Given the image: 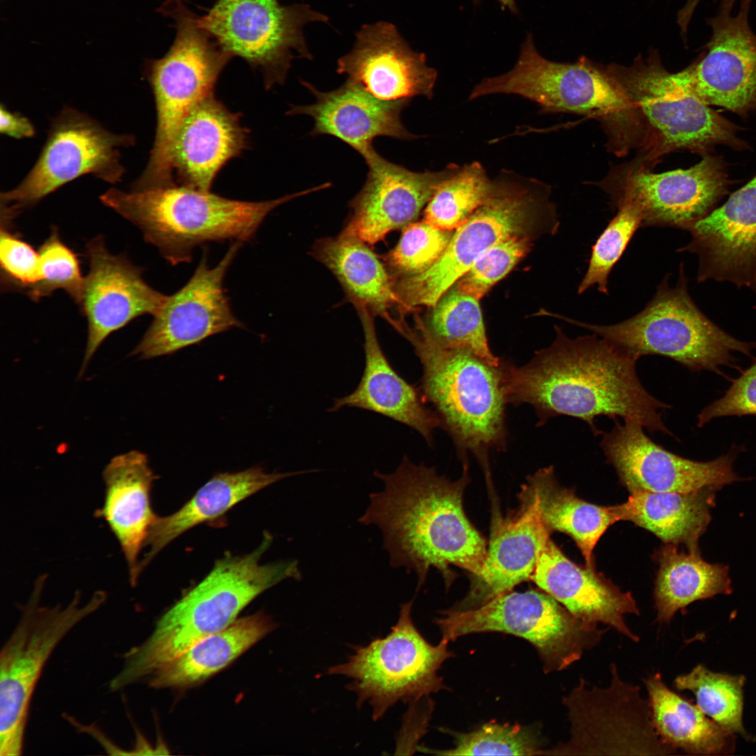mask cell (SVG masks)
I'll return each instance as SVG.
<instances>
[{"instance_id":"obj_22","label":"cell","mask_w":756,"mask_h":756,"mask_svg":"<svg viewBox=\"0 0 756 756\" xmlns=\"http://www.w3.org/2000/svg\"><path fill=\"white\" fill-rule=\"evenodd\" d=\"M87 254L90 267L80 305L88 321V340L80 375L111 333L141 315L153 316L167 298L146 283L140 268L111 253L102 237L88 242Z\"/></svg>"},{"instance_id":"obj_10","label":"cell","mask_w":756,"mask_h":756,"mask_svg":"<svg viewBox=\"0 0 756 756\" xmlns=\"http://www.w3.org/2000/svg\"><path fill=\"white\" fill-rule=\"evenodd\" d=\"M606 68L638 118L643 132L639 155L652 166L676 150L701 153L719 144L741 146L735 125L679 84L657 50L630 65Z\"/></svg>"},{"instance_id":"obj_40","label":"cell","mask_w":756,"mask_h":756,"mask_svg":"<svg viewBox=\"0 0 756 756\" xmlns=\"http://www.w3.org/2000/svg\"><path fill=\"white\" fill-rule=\"evenodd\" d=\"M743 676L715 673L702 664L676 678L678 690H690L704 713L726 731L748 737L742 723Z\"/></svg>"},{"instance_id":"obj_49","label":"cell","mask_w":756,"mask_h":756,"mask_svg":"<svg viewBox=\"0 0 756 756\" xmlns=\"http://www.w3.org/2000/svg\"><path fill=\"white\" fill-rule=\"evenodd\" d=\"M737 0H720V6L732 8ZM701 0H687L684 6L678 13L677 22L680 29V33L684 38L687 33L689 24L693 16L694 10Z\"/></svg>"},{"instance_id":"obj_4","label":"cell","mask_w":756,"mask_h":756,"mask_svg":"<svg viewBox=\"0 0 756 756\" xmlns=\"http://www.w3.org/2000/svg\"><path fill=\"white\" fill-rule=\"evenodd\" d=\"M400 334L421 363L424 400L435 409L463 463L468 454L475 456L492 489L489 454L507 444L504 360L494 366L468 349L442 346L418 314L414 327L405 325Z\"/></svg>"},{"instance_id":"obj_23","label":"cell","mask_w":756,"mask_h":756,"mask_svg":"<svg viewBox=\"0 0 756 756\" xmlns=\"http://www.w3.org/2000/svg\"><path fill=\"white\" fill-rule=\"evenodd\" d=\"M687 231L691 241L677 251L698 255V283L727 281L756 294V175Z\"/></svg>"},{"instance_id":"obj_27","label":"cell","mask_w":756,"mask_h":756,"mask_svg":"<svg viewBox=\"0 0 756 756\" xmlns=\"http://www.w3.org/2000/svg\"><path fill=\"white\" fill-rule=\"evenodd\" d=\"M532 580L577 618L590 624L602 623L634 642L640 638L626 624V614L639 615L631 594L566 557L550 538L540 554Z\"/></svg>"},{"instance_id":"obj_39","label":"cell","mask_w":756,"mask_h":756,"mask_svg":"<svg viewBox=\"0 0 756 756\" xmlns=\"http://www.w3.org/2000/svg\"><path fill=\"white\" fill-rule=\"evenodd\" d=\"M495 188V178L489 177L480 162L461 166L453 176L440 186L428 202L424 220L440 229L453 231L486 203Z\"/></svg>"},{"instance_id":"obj_21","label":"cell","mask_w":756,"mask_h":756,"mask_svg":"<svg viewBox=\"0 0 756 756\" xmlns=\"http://www.w3.org/2000/svg\"><path fill=\"white\" fill-rule=\"evenodd\" d=\"M362 156L368 167L366 180L350 202L351 216L341 234L368 244L413 223L440 186L461 168L451 163L438 172H413L385 159L374 147Z\"/></svg>"},{"instance_id":"obj_11","label":"cell","mask_w":756,"mask_h":756,"mask_svg":"<svg viewBox=\"0 0 756 756\" xmlns=\"http://www.w3.org/2000/svg\"><path fill=\"white\" fill-rule=\"evenodd\" d=\"M44 577L34 584L0 654V755L22 753L30 703L43 670L62 640L105 603L95 592L85 603L76 593L65 606L41 604Z\"/></svg>"},{"instance_id":"obj_12","label":"cell","mask_w":756,"mask_h":756,"mask_svg":"<svg viewBox=\"0 0 756 756\" xmlns=\"http://www.w3.org/2000/svg\"><path fill=\"white\" fill-rule=\"evenodd\" d=\"M436 619L449 641L472 634L499 632L534 646L544 672L567 668L599 644L608 630L571 614L550 594L536 589L508 592L471 610H448Z\"/></svg>"},{"instance_id":"obj_38","label":"cell","mask_w":756,"mask_h":756,"mask_svg":"<svg viewBox=\"0 0 756 756\" xmlns=\"http://www.w3.org/2000/svg\"><path fill=\"white\" fill-rule=\"evenodd\" d=\"M431 308L424 322L438 344L468 349L491 365L501 363L490 349L479 300L452 286Z\"/></svg>"},{"instance_id":"obj_32","label":"cell","mask_w":756,"mask_h":756,"mask_svg":"<svg viewBox=\"0 0 756 756\" xmlns=\"http://www.w3.org/2000/svg\"><path fill=\"white\" fill-rule=\"evenodd\" d=\"M518 498L535 505L550 533L558 531L571 537L586 566L592 568H594L593 552L598 541L610 526L620 521L617 505L605 507L587 502L573 489L561 486L553 465L528 476Z\"/></svg>"},{"instance_id":"obj_7","label":"cell","mask_w":756,"mask_h":756,"mask_svg":"<svg viewBox=\"0 0 756 756\" xmlns=\"http://www.w3.org/2000/svg\"><path fill=\"white\" fill-rule=\"evenodd\" d=\"M494 178L492 195L456 229L440 259L421 274L396 280V293L407 312L433 307L496 243L514 235L557 230L559 223L548 185L506 169Z\"/></svg>"},{"instance_id":"obj_45","label":"cell","mask_w":756,"mask_h":756,"mask_svg":"<svg viewBox=\"0 0 756 756\" xmlns=\"http://www.w3.org/2000/svg\"><path fill=\"white\" fill-rule=\"evenodd\" d=\"M532 241L531 235H514L496 243L453 286L479 300L526 255Z\"/></svg>"},{"instance_id":"obj_13","label":"cell","mask_w":756,"mask_h":756,"mask_svg":"<svg viewBox=\"0 0 756 756\" xmlns=\"http://www.w3.org/2000/svg\"><path fill=\"white\" fill-rule=\"evenodd\" d=\"M413 600L400 606L396 624L384 638L354 646L348 661L328 670L353 680L347 685L357 694L358 706L368 701L377 720L398 701L414 702L444 689L438 671L453 656L449 640L433 645L417 630L411 617Z\"/></svg>"},{"instance_id":"obj_6","label":"cell","mask_w":756,"mask_h":756,"mask_svg":"<svg viewBox=\"0 0 756 756\" xmlns=\"http://www.w3.org/2000/svg\"><path fill=\"white\" fill-rule=\"evenodd\" d=\"M513 94L536 102L542 113H571L601 123L611 151L624 155L641 146L638 117L606 67L582 57L574 63L548 60L537 50L529 33L519 58L508 72L481 80L469 99L492 94Z\"/></svg>"},{"instance_id":"obj_46","label":"cell","mask_w":756,"mask_h":756,"mask_svg":"<svg viewBox=\"0 0 756 756\" xmlns=\"http://www.w3.org/2000/svg\"><path fill=\"white\" fill-rule=\"evenodd\" d=\"M1 225L0 260L2 276L9 286L27 293L40 280V257L34 248Z\"/></svg>"},{"instance_id":"obj_42","label":"cell","mask_w":756,"mask_h":756,"mask_svg":"<svg viewBox=\"0 0 756 756\" xmlns=\"http://www.w3.org/2000/svg\"><path fill=\"white\" fill-rule=\"evenodd\" d=\"M617 209L616 215L592 247L587 270L577 289L578 295L595 286L600 293L608 295L609 276L636 232L642 227V218L636 208L624 204Z\"/></svg>"},{"instance_id":"obj_17","label":"cell","mask_w":756,"mask_h":756,"mask_svg":"<svg viewBox=\"0 0 756 756\" xmlns=\"http://www.w3.org/2000/svg\"><path fill=\"white\" fill-rule=\"evenodd\" d=\"M639 156L612 168L598 182L616 208L629 204L642 218V227L683 230L708 215L727 194L728 179L722 162L705 156L688 169L662 173Z\"/></svg>"},{"instance_id":"obj_36","label":"cell","mask_w":756,"mask_h":756,"mask_svg":"<svg viewBox=\"0 0 756 756\" xmlns=\"http://www.w3.org/2000/svg\"><path fill=\"white\" fill-rule=\"evenodd\" d=\"M652 721L664 743L690 755H727L734 749V736L706 717L697 705L671 690L660 673L643 679Z\"/></svg>"},{"instance_id":"obj_33","label":"cell","mask_w":756,"mask_h":756,"mask_svg":"<svg viewBox=\"0 0 756 756\" xmlns=\"http://www.w3.org/2000/svg\"><path fill=\"white\" fill-rule=\"evenodd\" d=\"M309 472L267 473L260 467H253L214 475L178 510L156 517L146 542L148 550L140 561V571L165 546L190 528L218 517L240 501L279 480Z\"/></svg>"},{"instance_id":"obj_2","label":"cell","mask_w":756,"mask_h":756,"mask_svg":"<svg viewBox=\"0 0 756 756\" xmlns=\"http://www.w3.org/2000/svg\"><path fill=\"white\" fill-rule=\"evenodd\" d=\"M468 465L463 464V474L456 481L439 475L433 468L414 463L407 455L393 472H374L384 488L370 494V505L358 521L380 528L390 565L415 572L418 587L430 567L441 573L447 587L454 578L451 566L472 576L483 567L486 542L463 506L470 481Z\"/></svg>"},{"instance_id":"obj_48","label":"cell","mask_w":756,"mask_h":756,"mask_svg":"<svg viewBox=\"0 0 756 756\" xmlns=\"http://www.w3.org/2000/svg\"><path fill=\"white\" fill-rule=\"evenodd\" d=\"M0 117L2 134L18 139L35 136L36 130L31 122L20 113L9 111L4 104L0 107Z\"/></svg>"},{"instance_id":"obj_18","label":"cell","mask_w":756,"mask_h":756,"mask_svg":"<svg viewBox=\"0 0 756 756\" xmlns=\"http://www.w3.org/2000/svg\"><path fill=\"white\" fill-rule=\"evenodd\" d=\"M752 0H741L737 13L720 6L706 19L711 29L703 56L674 78L708 106L745 114L756 110V34L748 21Z\"/></svg>"},{"instance_id":"obj_16","label":"cell","mask_w":756,"mask_h":756,"mask_svg":"<svg viewBox=\"0 0 756 756\" xmlns=\"http://www.w3.org/2000/svg\"><path fill=\"white\" fill-rule=\"evenodd\" d=\"M610 672L608 687L592 686L581 678L563 698L570 738L545 750V755L676 754L657 734L648 699L642 697L640 687L622 680L615 664Z\"/></svg>"},{"instance_id":"obj_44","label":"cell","mask_w":756,"mask_h":756,"mask_svg":"<svg viewBox=\"0 0 756 756\" xmlns=\"http://www.w3.org/2000/svg\"><path fill=\"white\" fill-rule=\"evenodd\" d=\"M40 280L27 293L33 300L50 295L56 290H64L80 304L85 277L77 255L62 241L57 230L41 246Z\"/></svg>"},{"instance_id":"obj_15","label":"cell","mask_w":756,"mask_h":756,"mask_svg":"<svg viewBox=\"0 0 756 756\" xmlns=\"http://www.w3.org/2000/svg\"><path fill=\"white\" fill-rule=\"evenodd\" d=\"M328 21L307 4L286 6L277 0H217L199 17L200 26L225 52L262 74L268 88L284 83L293 59L312 58L304 27Z\"/></svg>"},{"instance_id":"obj_35","label":"cell","mask_w":756,"mask_h":756,"mask_svg":"<svg viewBox=\"0 0 756 756\" xmlns=\"http://www.w3.org/2000/svg\"><path fill=\"white\" fill-rule=\"evenodd\" d=\"M273 627L269 618L260 613L235 620L162 666L146 681L157 689L197 684L227 666Z\"/></svg>"},{"instance_id":"obj_19","label":"cell","mask_w":756,"mask_h":756,"mask_svg":"<svg viewBox=\"0 0 756 756\" xmlns=\"http://www.w3.org/2000/svg\"><path fill=\"white\" fill-rule=\"evenodd\" d=\"M613 421L612 430L601 435L599 446L631 493L718 490L741 479L733 469L734 450L712 461H696L657 444L638 423Z\"/></svg>"},{"instance_id":"obj_43","label":"cell","mask_w":756,"mask_h":756,"mask_svg":"<svg viewBox=\"0 0 756 756\" xmlns=\"http://www.w3.org/2000/svg\"><path fill=\"white\" fill-rule=\"evenodd\" d=\"M453 233L424 220L409 224L386 257L390 273L396 281L426 271L442 256Z\"/></svg>"},{"instance_id":"obj_50","label":"cell","mask_w":756,"mask_h":756,"mask_svg":"<svg viewBox=\"0 0 756 756\" xmlns=\"http://www.w3.org/2000/svg\"><path fill=\"white\" fill-rule=\"evenodd\" d=\"M473 1L476 4V3L479 2L481 0H473ZM497 1L500 3V6H501V7H502V8L503 10H505V8H507L510 12H512L513 13H518V9H517V4H516L515 0H497Z\"/></svg>"},{"instance_id":"obj_9","label":"cell","mask_w":756,"mask_h":756,"mask_svg":"<svg viewBox=\"0 0 756 756\" xmlns=\"http://www.w3.org/2000/svg\"><path fill=\"white\" fill-rule=\"evenodd\" d=\"M670 276L665 275L643 309L621 322L598 325L552 316L597 334L638 359L662 356L692 371L718 372L731 363L734 351L750 355L756 342L736 340L699 310L689 294L683 262L674 286L669 284Z\"/></svg>"},{"instance_id":"obj_37","label":"cell","mask_w":756,"mask_h":756,"mask_svg":"<svg viewBox=\"0 0 756 756\" xmlns=\"http://www.w3.org/2000/svg\"><path fill=\"white\" fill-rule=\"evenodd\" d=\"M657 556L654 597L660 624H668L676 612L696 601L732 592L728 567L706 562L699 550L679 552L676 545L665 543Z\"/></svg>"},{"instance_id":"obj_47","label":"cell","mask_w":756,"mask_h":756,"mask_svg":"<svg viewBox=\"0 0 756 756\" xmlns=\"http://www.w3.org/2000/svg\"><path fill=\"white\" fill-rule=\"evenodd\" d=\"M756 415V359L726 393L706 407L698 415L697 426L721 416Z\"/></svg>"},{"instance_id":"obj_34","label":"cell","mask_w":756,"mask_h":756,"mask_svg":"<svg viewBox=\"0 0 756 756\" xmlns=\"http://www.w3.org/2000/svg\"><path fill=\"white\" fill-rule=\"evenodd\" d=\"M716 490L691 493L638 491L617 505L620 519L654 533L665 543L699 550L698 542L710 521Z\"/></svg>"},{"instance_id":"obj_1","label":"cell","mask_w":756,"mask_h":756,"mask_svg":"<svg viewBox=\"0 0 756 756\" xmlns=\"http://www.w3.org/2000/svg\"><path fill=\"white\" fill-rule=\"evenodd\" d=\"M552 344L536 352L518 367L505 360V395L507 404H528L538 418L568 416L584 421L595 437L596 418L622 419L640 424L651 433L674 438L662 417L671 406L652 396L636 372L638 360L617 344L592 332L570 338L554 326Z\"/></svg>"},{"instance_id":"obj_3","label":"cell","mask_w":756,"mask_h":756,"mask_svg":"<svg viewBox=\"0 0 756 756\" xmlns=\"http://www.w3.org/2000/svg\"><path fill=\"white\" fill-rule=\"evenodd\" d=\"M272 542L265 534L258 548L242 555L227 554L211 572L169 609L142 643L123 655L111 680L120 691L146 679L197 642L225 629L239 612L265 590L287 578L300 580L296 561L261 564Z\"/></svg>"},{"instance_id":"obj_31","label":"cell","mask_w":756,"mask_h":756,"mask_svg":"<svg viewBox=\"0 0 756 756\" xmlns=\"http://www.w3.org/2000/svg\"><path fill=\"white\" fill-rule=\"evenodd\" d=\"M365 244L340 234L318 240L313 253L334 274L356 309L366 308L397 330L398 323L391 311L398 308L404 315L406 310L396 293V281Z\"/></svg>"},{"instance_id":"obj_14","label":"cell","mask_w":756,"mask_h":756,"mask_svg":"<svg viewBox=\"0 0 756 756\" xmlns=\"http://www.w3.org/2000/svg\"><path fill=\"white\" fill-rule=\"evenodd\" d=\"M135 141L132 134L113 133L87 114L64 108L52 120L34 167L15 188L1 192V218L10 222L22 210L86 174L120 182L126 172L120 149Z\"/></svg>"},{"instance_id":"obj_41","label":"cell","mask_w":756,"mask_h":756,"mask_svg":"<svg viewBox=\"0 0 756 756\" xmlns=\"http://www.w3.org/2000/svg\"><path fill=\"white\" fill-rule=\"evenodd\" d=\"M454 738V747L424 750L439 755H545L538 730L518 724L486 723L470 732L447 729Z\"/></svg>"},{"instance_id":"obj_20","label":"cell","mask_w":756,"mask_h":756,"mask_svg":"<svg viewBox=\"0 0 756 756\" xmlns=\"http://www.w3.org/2000/svg\"><path fill=\"white\" fill-rule=\"evenodd\" d=\"M242 242L236 241L214 267L204 254L180 290L168 295L132 354L148 359L174 353L213 335L242 327L223 288L227 270Z\"/></svg>"},{"instance_id":"obj_26","label":"cell","mask_w":756,"mask_h":756,"mask_svg":"<svg viewBox=\"0 0 756 756\" xmlns=\"http://www.w3.org/2000/svg\"><path fill=\"white\" fill-rule=\"evenodd\" d=\"M519 502V509L506 517L494 509L483 567L478 575L472 576L470 591L465 598L451 610L478 608L510 592L518 584L531 580L550 533L535 505Z\"/></svg>"},{"instance_id":"obj_30","label":"cell","mask_w":756,"mask_h":756,"mask_svg":"<svg viewBox=\"0 0 756 756\" xmlns=\"http://www.w3.org/2000/svg\"><path fill=\"white\" fill-rule=\"evenodd\" d=\"M104 499L96 515L104 519L116 538L127 564L130 582L141 573L139 556L157 516L150 492L155 475L144 453L132 450L111 459L103 471Z\"/></svg>"},{"instance_id":"obj_5","label":"cell","mask_w":756,"mask_h":756,"mask_svg":"<svg viewBox=\"0 0 756 756\" xmlns=\"http://www.w3.org/2000/svg\"><path fill=\"white\" fill-rule=\"evenodd\" d=\"M313 192L314 188L275 200L248 202L172 184L128 192L112 188L100 200L136 225L145 241L175 265L189 262L193 248L204 243L251 239L276 206Z\"/></svg>"},{"instance_id":"obj_8","label":"cell","mask_w":756,"mask_h":756,"mask_svg":"<svg viewBox=\"0 0 756 756\" xmlns=\"http://www.w3.org/2000/svg\"><path fill=\"white\" fill-rule=\"evenodd\" d=\"M164 11L174 20L176 33L168 52L148 69L156 109L155 134L146 168L132 185L134 190L174 184L176 134L193 108L214 94L218 77L232 58L183 0H169Z\"/></svg>"},{"instance_id":"obj_29","label":"cell","mask_w":756,"mask_h":756,"mask_svg":"<svg viewBox=\"0 0 756 756\" xmlns=\"http://www.w3.org/2000/svg\"><path fill=\"white\" fill-rule=\"evenodd\" d=\"M248 146L237 114L214 94L200 102L181 126L173 148V174L180 185L210 190L220 169Z\"/></svg>"},{"instance_id":"obj_28","label":"cell","mask_w":756,"mask_h":756,"mask_svg":"<svg viewBox=\"0 0 756 756\" xmlns=\"http://www.w3.org/2000/svg\"><path fill=\"white\" fill-rule=\"evenodd\" d=\"M356 309L364 335L363 373L356 389L335 399L330 411L347 407L375 412L414 429L432 446L433 431L441 426L438 414L426 406L419 388L390 363L379 342L374 315L364 307Z\"/></svg>"},{"instance_id":"obj_25","label":"cell","mask_w":756,"mask_h":756,"mask_svg":"<svg viewBox=\"0 0 756 756\" xmlns=\"http://www.w3.org/2000/svg\"><path fill=\"white\" fill-rule=\"evenodd\" d=\"M302 84L315 97L309 105L293 106L287 114L306 115L314 121L312 136L330 135L363 155L378 136L410 141L419 138L403 125L400 115L411 99L382 100L359 84L346 80L338 88L322 92L312 84Z\"/></svg>"},{"instance_id":"obj_24","label":"cell","mask_w":756,"mask_h":756,"mask_svg":"<svg viewBox=\"0 0 756 756\" xmlns=\"http://www.w3.org/2000/svg\"><path fill=\"white\" fill-rule=\"evenodd\" d=\"M337 72L386 101L417 96L430 99L438 78L426 55L414 51L387 22L363 25L353 49L337 60Z\"/></svg>"}]
</instances>
